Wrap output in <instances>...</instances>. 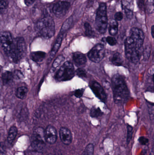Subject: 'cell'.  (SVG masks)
Segmentation results:
<instances>
[{
    "label": "cell",
    "instance_id": "11",
    "mask_svg": "<svg viewBox=\"0 0 154 155\" xmlns=\"http://www.w3.org/2000/svg\"><path fill=\"white\" fill-rule=\"evenodd\" d=\"M44 135L46 142L50 144H53L57 140V131L56 128L52 125H49L44 130Z\"/></svg>",
    "mask_w": 154,
    "mask_h": 155
},
{
    "label": "cell",
    "instance_id": "22",
    "mask_svg": "<svg viewBox=\"0 0 154 155\" xmlns=\"http://www.w3.org/2000/svg\"><path fill=\"white\" fill-rule=\"evenodd\" d=\"M18 133L17 128L15 127H12L9 129L8 132L7 140L10 143H11L15 139Z\"/></svg>",
    "mask_w": 154,
    "mask_h": 155
},
{
    "label": "cell",
    "instance_id": "35",
    "mask_svg": "<svg viewBox=\"0 0 154 155\" xmlns=\"http://www.w3.org/2000/svg\"><path fill=\"white\" fill-rule=\"evenodd\" d=\"M6 153L5 146L3 143H0V155H5Z\"/></svg>",
    "mask_w": 154,
    "mask_h": 155
},
{
    "label": "cell",
    "instance_id": "10",
    "mask_svg": "<svg viewBox=\"0 0 154 155\" xmlns=\"http://www.w3.org/2000/svg\"><path fill=\"white\" fill-rule=\"evenodd\" d=\"M70 3L67 1H61L56 3L52 8L53 13L59 17H63L70 8Z\"/></svg>",
    "mask_w": 154,
    "mask_h": 155
},
{
    "label": "cell",
    "instance_id": "33",
    "mask_svg": "<svg viewBox=\"0 0 154 155\" xmlns=\"http://www.w3.org/2000/svg\"><path fill=\"white\" fill-rule=\"evenodd\" d=\"M8 3L7 0H0V10H3L7 8Z\"/></svg>",
    "mask_w": 154,
    "mask_h": 155
},
{
    "label": "cell",
    "instance_id": "34",
    "mask_svg": "<svg viewBox=\"0 0 154 155\" xmlns=\"http://www.w3.org/2000/svg\"><path fill=\"white\" fill-rule=\"evenodd\" d=\"M84 91V89H79L76 90L75 92V96L76 97H78V98L81 97H82V95H83Z\"/></svg>",
    "mask_w": 154,
    "mask_h": 155
},
{
    "label": "cell",
    "instance_id": "41",
    "mask_svg": "<svg viewBox=\"0 0 154 155\" xmlns=\"http://www.w3.org/2000/svg\"><path fill=\"white\" fill-rule=\"evenodd\" d=\"M1 70H2V67H1V65H0V72H1Z\"/></svg>",
    "mask_w": 154,
    "mask_h": 155
},
{
    "label": "cell",
    "instance_id": "5",
    "mask_svg": "<svg viewBox=\"0 0 154 155\" xmlns=\"http://www.w3.org/2000/svg\"><path fill=\"white\" fill-rule=\"evenodd\" d=\"M107 26L108 17L106 5L104 3H102L99 5L97 11L95 27L99 32L104 34L106 31Z\"/></svg>",
    "mask_w": 154,
    "mask_h": 155
},
{
    "label": "cell",
    "instance_id": "25",
    "mask_svg": "<svg viewBox=\"0 0 154 155\" xmlns=\"http://www.w3.org/2000/svg\"><path fill=\"white\" fill-rule=\"evenodd\" d=\"M64 59L65 58L62 55H59L58 56L53 62V64H52V69L53 70L57 69L61 64V63L64 61Z\"/></svg>",
    "mask_w": 154,
    "mask_h": 155
},
{
    "label": "cell",
    "instance_id": "4",
    "mask_svg": "<svg viewBox=\"0 0 154 155\" xmlns=\"http://www.w3.org/2000/svg\"><path fill=\"white\" fill-rule=\"evenodd\" d=\"M26 51V43L23 37L14 39L13 43L7 56L14 62L17 63L23 58Z\"/></svg>",
    "mask_w": 154,
    "mask_h": 155
},
{
    "label": "cell",
    "instance_id": "8",
    "mask_svg": "<svg viewBox=\"0 0 154 155\" xmlns=\"http://www.w3.org/2000/svg\"><path fill=\"white\" fill-rule=\"evenodd\" d=\"M105 50L104 45L100 44L96 45L88 54L90 61L95 63L101 61L105 56Z\"/></svg>",
    "mask_w": 154,
    "mask_h": 155
},
{
    "label": "cell",
    "instance_id": "7",
    "mask_svg": "<svg viewBox=\"0 0 154 155\" xmlns=\"http://www.w3.org/2000/svg\"><path fill=\"white\" fill-rule=\"evenodd\" d=\"M32 146L37 150H41L45 146L44 130L42 127H38L34 130L33 134Z\"/></svg>",
    "mask_w": 154,
    "mask_h": 155
},
{
    "label": "cell",
    "instance_id": "36",
    "mask_svg": "<svg viewBox=\"0 0 154 155\" xmlns=\"http://www.w3.org/2000/svg\"><path fill=\"white\" fill-rule=\"evenodd\" d=\"M123 15L121 12H118L115 15V20L116 21H120L123 19Z\"/></svg>",
    "mask_w": 154,
    "mask_h": 155
},
{
    "label": "cell",
    "instance_id": "19",
    "mask_svg": "<svg viewBox=\"0 0 154 155\" xmlns=\"http://www.w3.org/2000/svg\"><path fill=\"white\" fill-rule=\"evenodd\" d=\"M2 78L4 84H8L10 83H11L14 78L13 73L11 72L8 71L5 72L2 74Z\"/></svg>",
    "mask_w": 154,
    "mask_h": 155
},
{
    "label": "cell",
    "instance_id": "15",
    "mask_svg": "<svg viewBox=\"0 0 154 155\" xmlns=\"http://www.w3.org/2000/svg\"><path fill=\"white\" fill-rule=\"evenodd\" d=\"M122 6L127 17L131 19L133 16L134 0H122Z\"/></svg>",
    "mask_w": 154,
    "mask_h": 155
},
{
    "label": "cell",
    "instance_id": "18",
    "mask_svg": "<svg viewBox=\"0 0 154 155\" xmlns=\"http://www.w3.org/2000/svg\"><path fill=\"white\" fill-rule=\"evenodd\" d=\"M109 33L112 36H115L118 32V23L115 19H112L109 23Z\"/></svg>",
    "mask_w": 154,
    "mask_h": 155
},
{
    "label": "cell",
    "instance_id": "6",
    "mask_svg": "<svg viewBox=\"0 0 154 155\" xmlns=\"http://www.w3.org/2000/svg\"><path fill=\"white\" fill-rule=\"evenodd\" d=\"M75 75L74 65L70 62L67 61L56 73L55 78L58 81H67L72 79Z\"/></svg>",
    "mask_w": 154,
    "mask_h": 155
},
{
    "label": "cell",
    "instance_id": "38",
    "mask_svg": "<svg viewBox=\"0 0 154 155\" xmlns=\"http://www.w3.org/2000/svg\"><path fill=\"white\" fill-rule=\"evenodd\" d=\"M151 106L149 107V114H150V115H151V119L152 120H153L154 117V107H153V104H150Z\"/></svg>",
    "mask_w": 154,
    "mask_h": 155
},
{
    "label": "cell",
    "instance_id": "29",
    "mask_svg": "<svg viewBox=\"0 0 154 155\" xmlns=\"http://www.w3.org/2000/svg\"><path fill=\"white\" fill-rule=\"evenodd\" d=\"M76 73L78 76L80 77H86V72L84 69L81 68H78L76 71Z\"/></svg>",
    "mask_w": 154,
    "mask_h": 155
},
{
    "label": "cell",
    "instance_id": "39",
    "mask_svg": "<svg viewBox=\"0 0 154 155\" xmlns=\"http://www.w3.org/2000/svg\"><path fill=\"white\" fill-rule=\"evenodd\" d=\"M35 1V0H24V3L28 6L31 5Z\"/></svg>",
    "mask_w": 154,
    "mask_h": 155
},
{
    "label": "cell",
    "instance_id": "37",
    "mask_svg": "<svg viewBox=\"0 0 154 155\" xmlns=\"http://www.w3.org/2000/svg\"><path fill=\"white\" fill-rule=\"evenodd\" d=\"M137 3L139 9L141 10H144V0H137Z\"/></svg>",
    "mask_w": 154,
    "mask_h": 155
},
{
    "label": "cell",
    "instance_id": "21",
    "mask_svg": "<svg viewBox=\"0 0 154 155\" xmlns=\"http://www.w3.org/2000/svg\"><path fill=\"white\" fill-rule=\"evenodd\" d=\"M28 91V88L26 87H20L16 90L15 95L20 99H24L26 97Z\"/></svg>",
    "mask_w": 154,
    "mask_h": 155
},
{
    "label": "cell",
    "instance_id": "12",
    "mask_svg": "<svg viewBox=\"0 0 154 155\" xmlns=\"http://www.w3.org/2000/svg\"><path fill=\"white\" fill-rule=\"evenodd\" d=\"M90 87L96 96L102 102L105 103L107 99L106 94L100 84L96 81H93L90 84Z\"/></svg>",
    "mask_w": 154,
    "mask_h": 155
},
{
    "label": "cell",
    "instance_id": "23",
    "mask_svg": "<svg viewBox=\"0 0 154 155\" xmlns=\"http://www.w3.org/2000/svg\"><path fill=\"white\" fill-rule=\"evenodd\" d=\"M94 146L92 143H89L86 147L81 155H94Z\"/></svg>",
    "mask_w": 154,
    "mask_h": 155
},
{
    "label": "cell",
    "instance_id": "40",
    "mask_svg": "<svg viewBox=\"0 0 154 155\" xmlns=\"http://www.w3.org/2000/svg\"><path fill=\"white\" fill-rule=\"evenodd\" d=\"M151 34L153 38L154 37V25H152L151 28Z\"/></svg>",
    "mask_w": 154,
    "mask_h": 155
},
{
    "label": "cell",
    "instance_id": "27",
    "mask_svg": "<svg viewBox=\"0 0 154 155\" xmlns=\"http://www.w3.org/2000/svg\"><path fill=\"white\" fill-rule=\"evenodd\" d=\"M84 27L85 29V33L87 36L89 37L93 36V31L92 28L88 22H85L84 24Z\"/></svg>",
    "mask_w": 154,
    "mask_h": 155
},
{
    "label": "cell",
    "instance_id": "16",
    "mask_svg": "<svg viewBox=\"0 0 154 155\" xmlns=\"http://www.w3.org/2000/svg\"><path fill=\"white\" fill-rule=\"evenodd\" d=\"M73 59L76 65L78 67H83L86 63V56L80 52H77L74 54Z\"/></svg>",
    "mask_w": 154,
    "mask_h": 155
},
{
    "label": "cell",
    "instance_id": "28",
    "mask_svg": "<svg viewBox=\"0 0 154 155\" xmlns=\"http://www.w3.org/2000/svg\"><path fill=\"white\" fill-rule=\"evenodd\" d=\"M133 127L131 126L128 125L127 126V144L130 143L133 137Z\"/></svg>",
    "mask_w": 154,
    "mask_h": 155
},
{
    "label": "cell",
    "instance_id": "30",
    "mask_svg": "<svg viewBox=\"0 0 154 155\" xmlns=\"http://www.w3.org/2000/svg\"><path fill=\"white\" fill-rule=\"evenodd\" d=\"M13 73L14 78L15 79H22L24 78V75L19 70H16Z\"/></svg>",
    "mask_w": 154,
    "mask_h": 155
},
{
    "label": "cell",
    "instance_id": "14",
    "mask_svg": "<svg viewBox=\"0 0 154 155\" xmlns=\"http://www.w3.org/2000/svg\"><path fill=\"white\" fill-rule=\"evenodd\" d=\"M59 136L61 142L65 145H69L72 143V134L68 128L61 127L59 130Z\"/></svg>",
    "mask_w": 154,
    "mask_h": 155
},
{
    "label": "cell",
    "instance_id": "32",
    "mask_svg": "<svg viewBox=\"0 0 154 155\" xmlns=\"http://www.w3.org/2000/svg\"><path fill=\"white\" fill-rule=\"evenodd\" d=\"M138 141H139L140 144L142 145H146L149 143V140L148 138L144 137H139Z\"/></svg>",
    "mask_w": 154,
    "mask_h": 155
},
{
    "label": "cell",
    "instance_id": "9",
    "mask_svg": "<svg viewBox=\"0 0 154 155\" xmlns=\"http://www.w3.org/2000/svg\"><path fill=\"white\" fill-rule=\"evenodd\" d=\"M13 40L11 34L9 32L4 31L0 34V43L1 46L7 55L11 50Z\"/></svg>",
    "mask_w": 154,
    "mask_h": 155
},
{
    "label": "cell",
    "instance_id": "20",
    "mask_svg": "<svg viewBox=\"0 0 154 155\" xmlns=\"http://www.w3.org/2000/svg\"><path fill=\"white\" fill-rule=\"evenodd\" d=\"M110 60L112 63L116 66H120L123 63L122 55L118 52L114 54L110 58Z\"/></svg>",
    "mask_w": 154,
    "mask_h": 155
},
{
    "label": "cell",
    "instance_id": "24",
    "mask_svg": "<svg viewBox=\"0 0 154 155\" xmlns=\"http://www.w3.org/2000/svg\"><path fill=\"white\" fill-rule=\"evenodd\" d=\"M103 115V113L100 110V108L99 107H93L90 111V116L93 118L98 117L101 116Z\"/></svg>",
    "mask_w": 154,
    "mask_h": 155
},
{
    "label": "cell",
    "instance_id": "13",
    "mask_svg": "<svg viewBox=\"0 0 154 155\" xmlns=\"http://www.w3.org/2000/svg\"><path fill=\"white\" fill-rule=\"evenodd\" d=\"M66 32L61 30H60V31L58 35V37L55 41V43H54L52 49L50 53L49 60H48V62L50 63L51 61L53 59L57 53L58 52V51L61 45L62 40H63V36H64V34Z\"/></svg>",
    "mask_w": 154,
    "mask_h": 155
},
{
    "label": "cell",
    "instance_id": "42",
    "mask_svg": "<svg viewBox=\"0 0 154 155\" xmlns=\"http://www.w3.org/2000/svg\"><path fill=\"white\" fill-rule=\"evenodd\" d=\"M54 155L52 154H48V155Z\"/></svg>",
    "mask_w": 154,
    "mask_h": 155
},
{
    "label": "cell",
    "instance_id": "2",
    "mask_svg": "<svg viewBox=\"0 0 154 155\" xmlns=\"http://www.w3.org/2000/svg\"><path fill=\"white\" fill-rule=\"evenodd\" d=\"M112 86L115 103L118 104L126 103L129 97V91L124 77L119 74L114 75L112 78Z\"/></svg>",
    "mask_w": 154,
    "mask_h": 155
},
{
    "label": "cell",
    "instance_id": "1",
    "mask_svg": "<svg viewBox=\"0 0 154 155\" xmlns=\"http://www.w3.org/2000/svg\"><path fill=\"white\" fill-rule=\"evenodd\" d=\"M144 40V34L142 30L136 27L131 29L125 41L126 56L131 62L136 64L140 61L143 54Z\"/></svg>",
    "mask_w": 154,
    "mask_h": 155
},
{
    "label": "cell",
    "instance_id": "17",
    "mask_svg": "<svg viewBox=\"0 0 154 155\" xmlns=\"http://www.w3.org/2000/svg\"><path fill=\"white\" fill-rule=\"evenodd\" d=\"M46 56V53L44 52H32L30 55V58L33 61L36 63H40L42 61Z\"/></svg>",
    "mask_w": 154,
    "mask_h": 155
},
{
    "label": "cell",
    "instance_id": "31",
    "mask_svg": "<svg viewBox=\"0 0 154 155\" xmlns=\"http://www.w3.org/2000/svg\"><path fill=\"white\" fill-rule=\"evenodd\" d=\"M106 41L111 46L115 45L117 44V41L114 37H111V36H108L107 37Z\"/></svg>",
    "mask_w": 154,
    "mask_h": 155
},
{
    "label": "cell",
    "instance_id": "26",
    "mask_svg": "<svg viewBox=\"0 0 154 155\" xmlns=\"http://www.w3.org/2000/svg\"><path fill=\"white\" fill-rule=\"evenodd\" d=\"M146 10L149 14H152L154 11V0H147Z\"/></svg>",
    "mask_w": 154,
    "mask_h": 155
},
{
    "label": "cell",
    "instance_id": "3",
    "mask_svg": "<svg viewBox=\"0 0 154 155\" xmlns=\"http://www.w3.org/2000/svg\"><path fill=\"white\" fill-rule=\"evenodd\" d=\"M35 30L41 37L50 39L55 34V23L49 15H46L38 21L35 25Z\"/></svg>",
    "mask_w": 154,
    "mask_h": 155
}]
</instances>
